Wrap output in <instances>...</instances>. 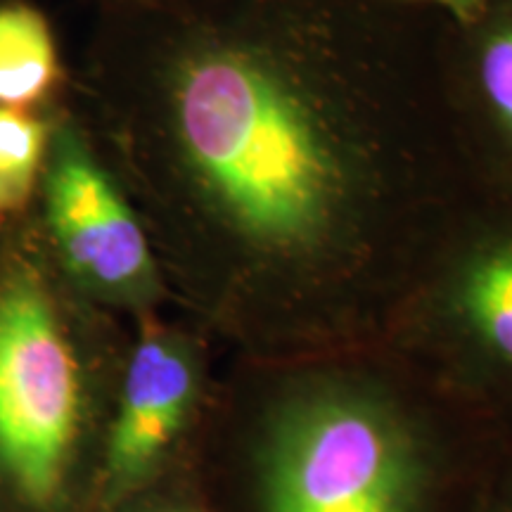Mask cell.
<instances>
[{
    "mask_svg": "<svg viewBox=\"0 0 512 512\" xmlns=\"http://www.w3.org/2000/svg\"><path fill=\"white\" fill-rule=\"evenodd\" d=\"M448 119L467 176L512 195V0H479L441 34Z\"/></svg>",
    "mask_w": 512,
    "mask_h": 512,
    "instance_id": "obj_5",
    "label": "cell"
},
{
    "mask_svg": "<svg viewBox=\"0 0 512 512\" xmlns=\"http://www.w3.org/2000/svg\"><path fill=\"white\" fill-rule=\"evenodd\" d=\"M470 207L437 299L486 351L512 366V195L472 183Z\"/></svg>",
    "mask_w": 512,
    "mask_h": 512,
    "instance_id": "obj_7",
    "label": "cell"
},
{
    "mask_svg": "<svg viewBox=\"0 0 512 512\" xmlns=\"http://www.w3.org/2000/svg\"><path fill=\"white\" fill-rule=\"evenodd\" d=\"M446 17L406 0H136L117 147L249 275L309 278L470 190Z\"/></svg>",
    "mask_w": 512,
    "mask_h": 512,
    "instance_id": "obj_1",
    "label": "cell"
},
{
    "mask_svg": "<svg viewBox=\"0 0 512 512\" xmlns=\"http://www.w3.org/2000/svg\"><path fill=\"white\" fill-rule=\"evenodd\" d=\"M43 200L62 266L83 290L128 306L157 297L162 280L147 230L79 121L50 131Z\"/></svg>",
    "mask_w": 512,
    "mask_h": 512,
    "instance_id": "obj_4",
    "label": "cell"
},
{
    "mask_svg": "<svg viewBox=\"0 0 512 512\" xmlns=\"http://www.w3.org/2000/svg\"><path fill=\"white\" fill-rule=\"evenodd\" d=\"M60 79V57L46 17L27 5L0 8V107L27 110Z\"/></svg>",
    "mask_w": 512,
    "mask_h": 512,
    "instance_id": "obj_8",
    "label": "cell"
},
{
    "mask_svg": "<svg viewBox=\"0 0 512 512\" xmlns=\"http://www.w3.org/2000/svg\"><path fill=\"white\" fill-rule=\"evenodd\" d=\"M406 3L434 10L448 19H465L477 10L479 0H406Z\"/></svg>",
    "mask_w": 512,
    "mask_h": 512,
    "instance_id": "obj_10",
    "label": "cell"
},
{
    "mask_svg": "<svg viewBox=\"0 0 512 512\" xmlns=\"http://www.w3.org/2000/svg\"><path fill=\"white\" fill-rule=\"evenodd\" d=\"M268 512H411L413 463L396 427L332 399L285 422L268 458Z\"/></svg>",
    "mask_w": 512,
    "mask_h": 512,
    "instance_id": "obj_3",
    "label": "cell"
},
{
    "mask_svg": "<svg viewBox=\"0 0 512 512\" xmlns=\"http://www.w3.org/2000/svg\"><path fill=\"white\" fill-rule=\"evenodd\" d=\"M50 131L24 110L0 107V219L15 214L43 178Z\"/></svg>",
    "mask_w": 512,
    "mask_h": 512,
    "instance_id": "obj_9",
    "label": "cell"
},
{
    "mask_svg": "<svg viewBox=\"0 0 512 512\" xmlns=\"http://www.w3.org/2000/svg\"><path fill=\"white\" fill-rule=\"evenodd\" d=\"M83 382L55 297L36 268L0 278V484L31 508L62 496L81 437Z\"/></svg>",
    "mask_w": 512,
    "mask_h": 512,
    "instance_id": "obj_2",
    "label": "cell"
},
{
    "mask_svg": "<svg viewBox=\"0 0 512 512\" xmlns=\"http://www.w3.org/2000/svg\"><path fill=\"white\" fill-rule=\"evenodd\" d=\"M147 512H181V510H174V508H155V510H147Z\"/></svg>",
    "mask_w": 512,
    "mask_h": 512,
    "instance_id": "obj_11",
    "label": "cell"
},
{
    "mask_svg": "<svg viewBox=\"0 0 512 512\" xmlns=\"http://www.w3.org/2000/svg\"><path fill=\"white\" fill-rule=\"evenodd\" d=\"M195 394L190 344L169 330L147 328L128 361L107 441L105 475L112 491L128 489L150 475L183 432Z\"/></svg>",
    "mask_w": 512,
    "mask_h": 512,
    "instance_id": "obj_6",
    "label": "cell"
}]
</instances>
